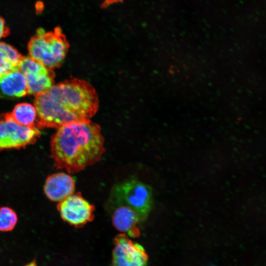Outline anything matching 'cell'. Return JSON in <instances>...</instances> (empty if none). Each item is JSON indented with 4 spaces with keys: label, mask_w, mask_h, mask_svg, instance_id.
I'll return each instance as SVG.
<instances>
[{
    "label": "cell",
    "mask_w": 266,
    "mask_h": 266,
    "mask_svg": "<svg viewBox=\"0 0 266 266\" xmlns=\"http://www.w3.org/2000/svg\"><path fill=\"white\" fill-rule=\"evenodd\" d=\"M36 126L58 128L66 124L90 120L97 112L99 101L94 87L73 78L54 84L35 96Z\"/></svg>",
    "instance_id": "obj_1"
},
{
    "label": "cell",
    "mask_w": 266,
    "mask_h": 266,
    "mask_svg": "<svg viewBox=\"0 0 266 266\" xmlns=\"http://www.w3.org/2000/svg\"><path fill=\"white\" fill-rule=\"evenodd\" d=\"M104 151L100 128L90 120L64 125L51 138V154L55 166L69 173L79 172L96 164Z\"/></svg>",
    "instance_id": "obj_2"
},
{
    "label": "cell",
    "mask_w": 266,
    "mask_h": 266,
    "mask_svg": "<svg viewBox=\"0 0 266 266\" xmlns=\"http://www.w3.org/2000/svg\"><path fill=\"white\" fill-rule=\"evenodd\" d=\"M70 45L59 26L45 32L39 29L28 44L30 56L50 69L59 67L65 59Z\"/></svg>",
    "instance_id": "obj_3"
},
{
    "label": "cell",
    "mask_w": 266,
    "mask_h": 266,
    "mask_svg": "<svg viewBox=\"0 0 266 266\" xmlns=\"http://www.w3.org/2000/svg\"><path fill=\"white\" fill-rule=\"evenodd\" d=\"M152 203V193L150 187L132 178L114 186L107 205L108 208L124 205L132 208L137 214L141 222L147 217Z\"/></svg>",
    "instance_id": "obj_4"
},
{
    "label": "cell",
    "mask_w": 266,
    "mask_h": 266,
    "mask_svg": "<svg viewBox=\"0 0 266 266\" xmlns=\"http://www.w3.org/2000/svg\"><path fill=\"white\" fill-rule=\"evenodd\" d=\"M41 134L36 126L21 125L11 113L0 116V150L20 149L33 144Z\"/></svg>",
    "instance_id": "obj_5"
},
{
    "label": "cell",
    "mask_w": 266,
    "mask_h": 266,
    "mask_svg": "<svg viewBox=\"0 0 266 266\" xmlns=\"http://www.w3.org/2000/svg\"><path fill=\"white\" fill-rule=\"evenodd\" d=\"M113 266H147L148 256L143 247L131 240L125 233L114 239Z\"/></svg>",
    "instance_id": "obj_6"
},
{
    "label": "cell",
    "mask_w": 266,
    "mask_h": 266,
    "mask_svg": "<svg viewBox=\"0 0 266 266\" xmlns=\"http://www.w3.org/2000/svg\"><path fill=\"white\" fill-rule=\"evenodd\" d=\"M57 208L63 220L76 228L82 227L95 217V206L80 193L73 194L59 202Z\"/></svg>",
    "instance_id": "obj_7"
},
{
    "label": "cell",
    "mask_w": 266,
    "mask_h": 266,
    "mask_svg": "<svg viewBox=\"0 0 266 266\" xmlns=\"http://www.w3.org/2000/svg\"><path fill=\"white\" fill-rule=\"evenodd\" d=\"M19 69L26 77L29 94L36 96L54 84L55 73L52 69L30 56L23 57Z\"/></svg>",
    "instance_id": "obj_8"
},
{
    "label": "cell",
    "mask_w": 266,
    "mask_h": 266,
    "mask_svg": "<svg viewBox=\"0 0 266 266\" xmlns=\"http://www.w3.org/2000/svg\"><path fill=\"white\" fill-rule=\"evenodd\" d=\"M75 181L71 175L64 172L54 173L46 179L44 191L51 200L60 202L73 194Z\"/></svg>",
    "instance_id": "obj_9"
},
{
    "label": "cell",
    "mask_w": 266,
    "mask_h": 266,
    "mask_svg": "<svg viewBox=\"0 0 266 266\" xmlns=\"http://www.w3.org/2000/svg\"><path fill=\"white\" fill-rule=\"evenodd\" d=\"M107 208L111 211L112 222L116 229L126 233L131 237L138 235L139 232L136 226L140 221L133 209L124 205H117Z\"/></svg>",
    "instance_id": "obj_10"
},
{
    "label": "cell",
    "mask_w": 266,
    "mask_h": 266,
    "mask_svg": "<svg viewBox=\"0 0 266 266\" xmlns=\"http://www.w3.org/2000/svg\"><path fill=\"white\" fill-rule=\"evenodd\" d=\"M0 91L11 98H20L29 94L27 80L19 69L0 76Z\"/></svg>",
    "instance_id": "obj_11"
},
{
    "label": "cell",
    "mask_w": 266,
    "mask_h": 266,
    "mask_svg": "<svg viewBox=\"0 0 266 266\" xmlns=\"http://www.w3.org/2000/svg\"><path fill=\"white\" fill-rule=\"evenodd\" d=\"M23 57L14 47L0 42V76L19 69Z\"/></svg>",
    "instance_id": "obj_12"
},
{
    "label": "cell",
    "mask_w": 266,
    "mask_h": 266,
    "mask_svg": "<svg viewBox=\"0 0 266 266\" xmlns=\"http://www.w3.org/2000/svg\"><path fill=\"white\" fill-rule=\"evenodd\" d=\"M11 115L13 118L19 124L28 127L36 126L37 111L34 105L28 103L17 104Z\"/></svg>",
    "instance_id": "obj_13"
},
{
    "label": "cell",
    "mask_w": 266,
    "mask_h": 266,
    "mask_svg": "<svg viewBox=\"0 0 266 266\" xmlns=\"http://www.w3.org/2000/svg\"><path fill=\"white\" fill-rule=\"evenodd\" d=\"M17 221V214L12 208L7 206L0 208V231L8 232L12 230Z\"/></svg>",
    "instance_id": "obj_14"
},
{
    "label": "cell",
    "mask_w": 266,
    "mask_h": 266,
    "mask_svg": "<svg viewBox=\"0 0 266 266\" xmlns=\"http://www.w3.org/2000/svg\"><path fill=\"white\" fill-rule=\"evenodd\" d=\"M9 31L6 26L4 20L0 17V39L8 35Z\"/></svg>",
    "instance_id": "obj_15"
},
{
    "label": "cell",
    "mask_w": 266,
    "mask_h": 266,
    "mask_svg": "<svg viewBox=\"0 0 266 266\" xmlns=\"http://www.w3.org/2000/svg\"><path fill=\"white\" fill-rule=\"evenodd\" d=\"M124 0H103L100 5L101 8H105L109 6L117 3H122Z\"/></svg>",
    "instance_id": "obj_16"
},
{
    "label": "cell",
    "mask_w": 266,
    "mask_h": 266,
    "mask_svg": "<svg viewBox=\"0 0 266 266\" xmlns=\"http://www.w3.org/2000/svg\"><path fill=\"white\" fill-rule=\"evenodd\" d=\"M24 266H37V265L36 261L33 260V261H31Z\"/></svg>",
    "instance_id": "obj_17"
}]
</instances>
